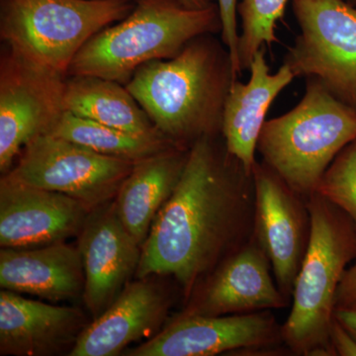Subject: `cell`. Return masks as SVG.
Masks as SVG:
<instances>
[{
  "instance_id": "obj_7",
  "label": "cell",
  "mask_w": 356,
  "mask_h": 356,
  "mask_svg": "<svg viewBox=\"0 0 356 356\" xmlns=\"http://www.w3.org/2000/svg\"><path fill=\"white\" fill-rule=\"evenodd\" d=\"M300 27L284 63L356 110V8L346 0H291Z\"/></svg>"
},
{
  "instance_id": "obj_12",
  "label": "cell",
  "mask_w": 356,
  "mask_h": 356,
  "mask_svg": "<svg viewBox=\"0 0 356 356\" xmlns=\"http://www.w3.org/2000/svg\"><path fill=\"white\" fill-rule=\"evenodd\" d=\"M77 247L86 273L83 299L95 320L116 301L137 273L142 247L124 226L114 201L89 213Z\"/></svg>"
},
{
  "instance_id": "obj_2",
  "label": "cell",
  "mask_w": 356,
  "mask_h": 356,
  "mask_svg": "<svg viewBox=\"0 0 356 356\" xmlns=\"http://www.w3.org/2000/svg\"><path fill=\"white\" fill-rule=\"evenodd\" d=\"M236 79L228 49L207 34L177 57L142 65L125 86L159 132L191 149L222 134L225 103Z\"/></svg>"
},
{
  "instance_id": "obj_29",
  "label": "cell",
  "mask_w": 356,
  "mask_h": 356,
  "mask_svg": "<svg viewBox=\"0 0 356 356\" xmlns=\"http://www.w3.org/2000/svg\"><path fill=\"white\" fill-rule=\"evenodd\" d=\"M346 1H348V3H350L351 6L356 7V0H346Z\"/></svg>"
},
{
  "instance_id": "obj_26",
  "label": "cell",
  "mask_w": 356,
  "mask_h": 356,
  "mask_svg": "<svg viewBox=\"0 0 356 356\" xmlns=\"http://www.w3.org/2000/svg\"><path fill=\"white\" fill-rule=\"evenodd\" d=\"M356 307V261L346 269L336 296V309Z\"/></svg>"
},
{
  "instance_id": "obj_5",
  "label": "cell",
  "mask_w": 356,
  "mask_h": 356,
  "mask_svg": "<svg viewBox=\"0 0 356 356\" xmlns=\"http://www.w3.org/2000/svg\"><path fill=\"white\" fill-rule=\"evenodd\" d=\"M355 139L356 110L307 79L301 102L266 122L257 149L266 165L307 199L337 154Z\"/></svg>"
},
{
  "instance_id": "obj_28",
  "label": "cell",
  "mask_w": 356,
  "mask_h": 356,
  "mask_svg": "<svg viewBox=\"0 0 356 356\" xmlns=\"http://www.w3.org/2000/svg\"><path fill=\"white\" fill-rule=\"evenodd\" d=\"M178 1L191 8H205V7L215 3L216 0H178Z\"/></svg>"
},
{
  "instance_id": "obj_14",
  "label": "cell",
  "mask_w": 356,
  "mask_h": 356,
  "mask_svg": "<svg viewBox=\"0 0 356 356\" xmlns=\"http://www.w3.org/2000/svg\"><path fill=\"white\" fill-rule=\"evenodd\" d=\"M271 270L270 261L254 235L199 285L200 290L182 315H236L285 308L289 299Z\"/></svg>"
},
{
  "instance_id": "obj_8",
  "label": "cell",
  "mask_w": 356,
  "mask_h": 356,
  "mask_svg": "<svg viewBox=\"0 0 356 356\" xmlns=\"http://www.w3.org/2000/svg\"><path fill=\"white\" fill-rule=\"evenodd\" d=\"M134 161L104 156L69 140L44 134L28 143L6 177L60 192L92 211L114 200Z\"/></svg>"
},
{
  "instance_id": "obj_20",
  "label": "cell",
  "mask_w": 356,
  "mask_h": 356,
  "mask_svg": "<svg viewBox=\"0 0 356 356\" xmlns=\"http://www.w3.org/2000/svg\"><path fill=\"white\" fill-rule=\"evenodd\" d=\"M65 109L134 135L163 136L124 84L98 76H76L67 79Z\"/></svg>"
},
{
  "instance_id": "obj_4",
  "label": "cell",
  "mask_w": 356,
  "mask_h": 356,
  "mask_svg": "<svg viewBox=\"0 0 356 356\" xmlns=\"http://www.w3.org/2000/svg\"><path fill=\"white\" fill-rule=\"evenodd\" d=\"M306 202L311 217L310 240L281 336L294 355H336L330 334L337 288L346 266L356 257V225L317 192Z\"/></svg>"
},
{
  "instance_id": "obj_16",
  "label": "cell",
  "mask_w": 356,
  "mask_h": 356,
  "mask_svg": "<svg viewBox=\"0 0 356 356\" xmlns=\"http://www.w3.org/2000/svg\"><path fill=\"white\" fill-rule=\"evenodd\" d=\"M168 306V297L152 283H129L116 301L86 325L69 356L121 355L131 343L158 331Z\"/></svg>"
},
{
  "instance_id": "obj_6",
  "label": "cell",
  "mask_w": 356,
  "mask_h": 356,
  "mask_svg": "<svg viewBox=\"0 0 356 356\" xmlns=\"http://www.w3.org/2000/svg\"><path fill=\"white\" fill-rule=\"evenodd\" d=\"M133 0H1L0 36L23 57L67 76L98 32L132 13Z\"/></svg>"
},
{
  "instance_id": "obj_18",
  "label": "cell",
  "mask_w": 356,
  "mask_h": 356,
  "mask_svg": "<svg viewBox=\"0 0 356 356\" xmlns=\"http://www.w3.org/2000/svg\"><path fill=\"white\" fill-rule=\"evenodd\" d=\"M248 70V83L236 79L229 89L225 103L222 136L227 151L252 172L257 163V142L269 107L295 76L285 64L271 74L264 47L255 53Z\"/></svg>"
},
{
  "instance_id": "obj_19",
  "label": "cell",
  "mask_w": 356,
  "mask_h": 356,
  "mask_svg": "<svg viewBox=\"0 0 356 356\" xmlns=\"http://www.w3.org/2000/svg\"><path fill=\"white\" fill-rule=\"evenodd\" d=\"M189 149L175 146L137 161L114 198L117 214L140 247L179 182Z\"/></svg>"
},
{
  "instance_id": "obj_13",
  "label": "cell",
  "mask_w": 356,
  "mask_h": 356,
  "mask_svg": "<svg viewBox=\"0 0 356 356\" xmlns=\"http://www.w3.org/2000/svg\"><path fill=\"white\" fill-rule=\"evenodd\" d=\"M91 211L60 192L0 180V245L21 248L65 242L79 236Z\"/></svg>"
},
{
  "instance_id": "obj_17",
  "label": "cell",
  "mask_w": 356,
  "mask_h": 356,
  "mask_svg": "<svg viewBox=\"0 0 356 356\" xmlns=\"http://www.w3.org/2000/svg\"><path fill=\"white\" fill-rule=\"evenodd\" d=\"M84 284L79 247L60 242L0 250L1 289L60 302L83 296Z\"/></svg>"
},
{
  "instance_id": "obj_9",
  "label": "cell",
  "mask_w": 356,
  "mask_h": 356,
  "mask_svg": "<svg viewBox=\"0 0 356 356\" xmlns=\"http://www.w3.org/2000/svg\"><path fill=\"white\" fill-rule=\"evenodd\" d=\"M0 62V172L23 147L50 134L65 113V76L35 64L7 46Z\"/></svg>"
},
{
  "instance_id": "obj_15",
  "label": "cell",
  "mask_w": 356,
  "mask_h": 356,
  "mask_svg": "<svg viewBox=\"0 0 356 356\" xmlns=\"http://www.w3.org/2000/svg\"><path fill=\"white\" fill-rule=\"evenodd\" d=\"M86 318L76 307L51 305L0 291V355H53L74 348Z\"/></svg>"
},
{
  "instance_id": "obj_21",
  "label": "cell",
  "mask_w": 356,
  "mask_h": 356,
  "mask_svg": "<svg viewBox=\"0 0 356 356\" xmlns=\"http://www.w3.org/2000/svg\"><path fill=\"white\" fill-rule=\"evenodd\" d=\"M104 156L137 161L177 146L165 136L134 135L65 111L50 133ZM179 147V146H178Z\"/></svg>"
},
{
  "instance_id": "obj_22",
  "label": "cell",
  "mask_w": 356,
  "mask_h": 356,
  "mask_svg": "<svg viewBox=\"0 0 356 356\" xmlns=\"http://www.w3.org/2000/svg\"><path fill=\"white\" fill-rule=\"evenodd\" d=\"M289 0H243L238 6V14L242 20V33L238 44L241 69H250L255 53L270 46L278 40L275 29L278 21L284 16Z\"/></svg>"
},
{
  "instance_id": "obj_10",
  "label": "cell",
  "mask_w": 356,
  "mask_h": 356,
  "mask_svg": "<svg viewBox=\"0 0 356 356\" xmlns=\"http://www.w3.org/2000/svg\"><path fill=\"white\" fill-rule=\"evenodd\" d=\"M254 232L269 261L276 284L291 298L311 233L306 199L262 161L254 168Z\"/></svg>"
},
{
  "instance_id": "obj_23",
  "label": "cell",
  "mask_w": 356,
  "mask_h": 356,
  "mask_svg": "<svg viewBox=\"0 0 356 356\" xmlns=\"http://www.w3.org/2000/svg\"><path fill=\"white\" fill-rule=\"evenodd\" d=\"M316 192L346 213L356 225V139L337 154Z\"/></svg>"
},
{
  "instance_id": "obj_27",
  "label": "cell",
  "mask_w": 356,
  "mask_h": 356,
  "mask_svg": "<svg viewBox=\"0 0 356 356\" xmlns=\"http://www.w3.org/2000/svg\"><path fill=\"white\" fill-rule=\"evenodd\" d=\"M334 318L355 337L356 341V307L336 309Z\"/></svg>"
},
{
  "instance_id": "obj_11",
  "label": "cell",
  "mask_w": 356,
  "mask_h": 356,
  "mask_svg": "<svg viewBox=\"0 0 356 356\" xmlns=\"http://www.w3.org/2000/svg\"><path fill=\"white\" fill-rule=\"evenodd\" d=\"M283 343L270 310L225 316L181 315L129 356H212L262 351Z\"/></svg>"
},
{
  "instance_id": "obj_24",
  "label": "cell",
  "mask_w": 356,
  "mask_h": 356,
  "mask_svg": "<svg viewBox=\"0 0 356 356\" xmlns=\"http://www.w3.org/2000/svg\"><path fill=\"white\" fill-rule=\"evenodd\" d=\"M222 21V42L227 47L232 58L233 72L236 79L242 74L238 60L240 34L238 33V0H216Z\"/></svg>"
},
{
  "instance_id": "obj_3",
  "label": "cell",
  "mask_w": 356,
  "mask_h": 356,
  "mask_svg": "<svg viewBox=\"0 0 356 356\" xmlns=\"http://www.w3.org/2000/svg\"><path fill=\"white\" fill-rule=\"evenodd\" d=\"M219 31L217 2L191 8L178 0H137L127 17L84 44L67 76H98L126 86L142 65L177 57L192 40Z\"/></svg>"
},
{
  "instance_id": "obj_25",
  "label": "cell",
  "mask_w": 356,
  "mask_h": 356,
  "mask_svg": "<svg viewBox=\"0 0 356 356\" xmlns=\"http://www.w3.org/2000/svg\"><path fill=\"white\" fill-rule=\"evenodd\" d=\"M331 344L334 355L356 356V341L350 332L334 318L331 327Z\"/></svg>"
},
{
  "instance_id": "obj_1",
  "label": "cell",
  "mask_w": 356,
  "mask_h": 356,
  "mask_svg": "<svg viewBox=\"0 0 356 356\" xmlns=\"http://www.w3.org/2000/svg\"><path fill=\"white\" fill-rule=\"evenodd\" d=\"M206 137L189 149L184 173L152 225L136 275H172L188 298L254 232V172Z\"/></svg>"
}]
</instances>
